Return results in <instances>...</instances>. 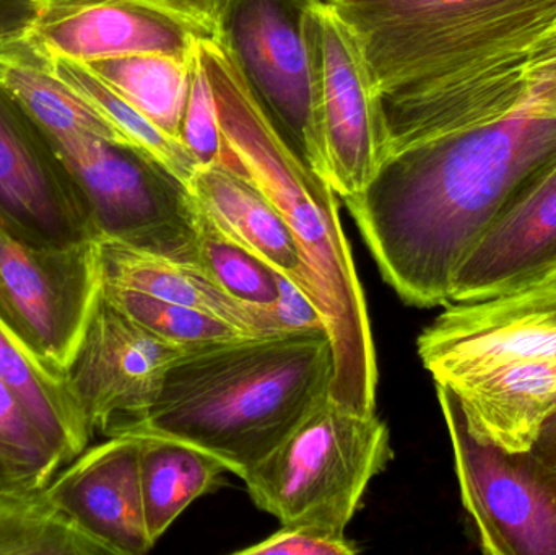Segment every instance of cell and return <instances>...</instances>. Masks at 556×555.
<instances>
[{
	"instance_id": "obj_29",
	"label": "cell",
	"mask_w": 556,
	"mask_h": 555,
	"mask_svg": "<svg viewBox=\"0 0 556 555\" xmlns=\"http://www.w3.org/2000/svg\"><path fill=\"white\" fill-rule=\"evenodd\" d=\"M179 140L199 168L220 165L227 160V143L222 133L217 101L199 51V42L189 61L188 100L182 113Z\"/></svg>"
},
{
	"instance_id": "obj_33",
	"label": "cell",
	"mask_w": 556,
	"mask_h": 555,
	"mask_svg": "<svg viewBox=\"0 0 556 555\" xmlns=\"http://www.w3.org/2000/svg\"><path fill=\"white\" fill-rule=\"evenodd\" d=\"M528 104L556 116V36L545 39L528 68Z\"/></svg>"
},
{
	"instance_id": "obj_38",
	"label": "cell",
	"mask_w": 556,
	"mask_h": 555,
	"mask_svg": "<svg viewBox=\"0 0 556 555\" xmlns=\"http://www.w3.org/2000/svg\"><path fill=\"white\" fill-rule=\"evenodd\" d=\"M39 3H41V5H42V0H39Z\"/></svg>"
},
{
	"instance_id": "obj_27",
	"label": "cell",
	"mask_w": 556,
	"mask_h": 555,
	"mask_svg": "<svg viewBox=\"0 0 556 555\" xmlns=\"http://www.w3.org/2000/svg\"><path fill=\"white\" fill-rule=\"evenodd\" d=\"M64 463L0 380V492L41 489Z\"/></svg>"
},
{
	"instance_id": "obj_9",
	"label": "cell",
	"mask_w": 556,
	"mask_h": 555,
	"mask_svg": "<svg viewBox=\"0 0 556 555\" xmlns=\"http://www.w3.org/2000/svg\"><path fill=\"white\" fill-rule=\"evenodd\" d=\"M326 179L339 198L365 191L391 156L384 100L358 33L326 0L306 10Z\"/></svg>"
},
{
	"instance_id": "obj_19",
	"label": "cell",
	"mask_w": 556,
	"mask_h": 555,
	"mask_svg": "<svg viewBox=\"0 0 556 555\" xmlns=\"http://www.w3.org/2000/svg\"><path fill=\"white\" fill-rule=\"evenodd\" d=\"M98 250L103 283L201 310L251 336L281 332L269 308L238 302L194 264L178 263L113 240H98Z\"/></svg>"
},
{
	"instance_id": "obj_36",
	"label": "cell",
	"mask_w": 556,
	"mask_h": 555,
	"mask_svg": "<svg viewBox=\"0 0 556 555\" xmlns=\"http://www.w3.org/2000/svg\"><path fill=\"white\" fill-rule=\"evenodd\" d=\"M554 36H556V26H555V28H554V31H552V33H551V36H548V38H554ZM548 38H547V39H548Z\"/></svg>"
},
{
	"instance_id": "obj_22",
	"label": "cell",
	"mask_w": 556,
	"mask_h": 555,
	"mask_svg": "<svg viewBox=\"0 0 556 555\" xmlns=\"http://www.w3.org/2000/svg\"><path fill=\"white\" fill-rule=\"evenodd\" d=\"M0 380L18 398L64 466L90 446L93 437L78 409L67 377L49 370L2 325Z\"/></svg>"
},
{
	"instance_id": "obj_11",
	"label": "cell",
	"mask_w": 556,
	"mask_h": 555,
	"mask_svg": "<svg viewBox=\"0 0 556 555\" xmlns=\"http://www.w3.org/2000/svg\"><path fill=\"white\" fill-rule=\"evenodd\" d=\"M434 383L556 358V279L476 302H451L417 341Z\"/></svg>"
},
{
	"instance_id": "obj_17",
	"label": "cell",
	"mask_w": 556,
	"mask_h": 555,
	"mask_svg": "<svg viewBox=\"0 0 556 555\" xmlns=\"http://www.w3.org/2000/svg\"><path fill=\"white\" fill-rule=\"evenodd\" d=\"M447 387L477 439L506 452H531L556 413V358L506 365Z\"/></svg>"
},
{
	"instance_id": "obj_3",
	"label": "cell",
	"mask_w": 556,
	"mask_h": 555,
	"mask_svg": "<svg viewBox=\"0 0 556 555\" xmlns=\"http://www.w3.org/2000/svg\"><path fill=\"white\" fill-rule=\"evenodd\" d=\"M336 354L327 331L244 336L186 349L152 400L110 437L181 440L241 479L330 396Z\"/></svg>"
},
{
	"instance_id": "obj_30",
	"label": "cell",
	"mask_w": 556,
	"mask_h": 555,
	"mask_svg": "<svg viewBox=\"0 0 556 555\" xmlns=\"http://www.w3.org/2000/svg\"><path fill=\"white\" fill-rule=\"evenodd\" d=\"M101 2L129 3L152 10L188 26L201 38L222 36L225 0H42V5H84Z\"/></svg>"
},
{
	"instance_id": "obj_32",
	"label": "cell",
	"mask_w": 556,
	"mask_h": 555,
	"mask_svg": "<svg viewBox=\"0 0 556 555\" xmlns=\"http://www.w3.org/2000/svg\"><path fill=\"white\" fill-rule=\"evenodd\" d=\"M277 302L269 306L281 332L327 331L326 318L316 300L287 274L276 269Z\"/></svg>"
},
{
	"instance_id": "obj_8",
	"label": "cell",
	"mask_w": 556,
	"mask_h": 555,
	"mask_svg": "<svg viewBox=\"0 0 556 555\" xmlns=\"http://www.w3.org/2000/svg\"><path fill=\"white\" fill-rule=\"evenodd\" d=\"M98 238L38 247L0 228V325L67 377L101 292Z\"/></svg>"
},
{
	"instance_id": "obj_14",
	"label": "cell",
	"mask_w": 556,
	"mask_h": 555,
	"mask_svg": "<svg viewBox=\"0 0 556 555\" xmlns=\"http://www.w3.org/2000/svg\"><path fill=\"white\" fill-rule=\"evenodd\" d=\"M554 279L556 160L519 192L467 254L454 276L451 302H476Z\"/></svg>"
},
{
	"instance_id": "obj_28",
	"label": "cell",
	"mask_w": 556,
	"mask_h": 555,
	"mask_svg": "<svg viewBox=\"0 0 556 555\" xmlns=\"http://www.w3.org/2000/svg\"><path fill=\"white\" fill-rule=\"evenodd\" d=\"M199 266L238 302L260 308H269L277 302L276 269L225 235L201 209Z\"/></svg>"
},
{
	"instance_id": "obj_4",
	"label": "cell",
	"mask_w": 556,
	"mask_h": 555,
	"mask_svg": "<svg viewBox=\"0 0 556 555\" xmlns=\"http://www.w3.org/2000/svg\"><path fill=\"white\" fill-rule=\"evenodd\" d=\"M202 61L235 168L253 179L287 220L336 354L330 398L376 413L378 365L365 293L340 222L339 194L278 133L231 54L207 42Z\"/></svg>"
},
{
	"instance_id": "obj_15",
	"label": "cell",
	"mask_w": 556,
	"mask_h": 555,
	"mask_svg": "<svg viewBox=\"0 0 556 555\" xmlns=\"http://www.w3.org/2000/svg\"><path fill=\"white\" fill-rule=\"evenodd\" d=\"M106 439L59 469L45 489L108 555H143L155 543L143 512L140 439Z\"/></svg>"
},
{
	"instance_id": "obj_37",
	"label": "cell",
	"mask_w": 556,
	"mask_h": 555,
	"mask_svg": "<svg viewBox=\"0 0 556 555\" xmlns=\"http://www.w3.org/2000/svg\"><path fill=\"white\" fill-rule=\"evenodd\" d=\"M306 2L313 3V2H319V0H306Z\"/></svg>"
},
{
	"instance_id": "obj_16",
	"label": "cell",
	"mask_w": 556,
	"mask_h": 555,
	"mask_svg": "<svg viewBox=\"0 0 556 555\" xmlns=\"http://www.w3.org/2000/svg\"><path fill=\"white\" fill-rule=\"evenodd\" d=\"M23 36L48 59L80 64L150 52L189 61L201 39L168 16L119 2L42 5Z\"/></svg>"
},
{
	"instance_id": "obj_1",
	"label": "cell",
	"mask_w": 556,
	"mask_h": 555,
	"mask_svg": "<svg viewBox=\"0 0 556 555\" xmlns=\"http://www.w3.org/2000/svg\"><path fill=\"white\" fill-rule=\"evenodd\" d=\"M554 160L555 114L526 104L394 153L343 202L397 295L444 306L467 254Z\"/></svg>"
},
{
	"instance_id": "obj_12",
	"label": "cell",
	"mask_w": 556,
	"mask_h": 555,
	"mask_svg": "<svg viewBox=\"0 0 556 555\" xmlns=\"http://www.w3.org/2000/svg\"><path fill=\"white\" fill-rule=\"evenodd\" d=\"M0 228L25 243L98 238L52 137L0 87Z\"/></svg>"
},
{
	"instance_id": "obj_20",
	"label": "cell",
	"mask_w": 556,
	"mask_h": 555,
	"mask_svg": "<svg viewBox=\"0 0 556 555\" xmlns=\"http://www.w3.org/2000/svg\"><path fill=\"white\" fill-rule=\"evenodd\" d=\"M0 87L51 137L93 136L129 146L23 35L0 41Z\"/></svg>"
},
{
	"instance_id": "obj_13",
	"label": "cell",
	"mask_w": 556,
	"mask_h": 555,
	"mask_svg": "<svg viewBox=\"0 0 556 555\" xmlns=\"http://www.w3.org/2000/svg\"><path fill=\"white\" fill-rule=\"evenodd\" d=\"M182 352L137 325L100 292L67 370L91 437H110L142 411L169 362Z\"/></svg>"
},
{
	"instance_id": "obj_10",
	"label": "cell",
	"mask_w": 556,
	"mask_h": 555,
	"mask_svg": "<svg viewBox=\"0 0 556 555\" xmlns=\"http://www.w3.org/2000/svg\"><path fill=\"white\" fill-rule=\"evenodd\" d=\"M314 3V2H313ZM306 0H225L222 36L294 152L326 178Z\"/></svg>"
},
{
	"instance_id": "obj_18",
	"label": "cell",
	"mask_w": 556,
	"mask_h": 555,
	"mask_svg": "<svg viewBox=\"0 0 556 555\" xmlns=\"http://www.w3.org/2000/svg\"><path fill=\"white\" fill-rule=\"evenodd\" d=\"M188 186L198 207L225 235L296 280L316 300L287 220L253 179L220 163L198 168Z\"/></svg>"
},
{
	"instance_id": "obj_24",
	"label": "cell",
	"mask_w": 556,
	"mask_h": 555,
	"mask_svg": "<svg viewBox=\"0 0 556 555\" xmlns=\"http://www.w3.org/2000/svg\"><path fill=\"white\" fill-rule=\"evenodd\" d=\"M189 61L150 52L101 59L85 65L146 114L163 133L179 140L188 100Z\"/></svg>"
},
{
	"instance_id": "obj_34",
	"label": "cell",
	"mask_w": 556,
	"mask_h": 555,
	"mask_svg": "<svg viewBox=\"0 0 556 555\" xmlns=\"http://www.w3.org/2000/svg\"><path fill=\"white\" fill-rule=\"evenodd\" d=\"M39 10V0H0V41L23 35Z\"/></svg>"
},
{
	"instance_id": "obj_7",
	"label": "cell",
	"mask_w": 556,
	"mask_h": 555,
	"mask_svg": "<svg viewBox=\"0 0 556 555\" xmlns=\"http://www.w3.org/2000/svg\"><path fill=\"white\" fill-rule=\"evenodd\" d=\"M437 384L453 443L464 508L480 551L556 555V472L534 453H511L477 439L453 388Z\"/></svg>"
},
{
	"instance_id": "obj_26",
	"label": "cell",
	"mask_w": 556,
	"mask_h": 555,
	"mask_svg": "<svg viewBox=\"0 0 556 555\" xmlns=\"http://www.w3.org/2000/svg\"><path fill=\"white\" fill-rule=\"evenodd\" d=\"M101 292L137 325L179 349L244 338L248 332L201 310L155 299L147 293L103 283Z\"/></svg>"
},
{
	"instance_id": "obj_6",
	"label": "cell",
	"mask_w": 556,
	"mask_h": 555,
	"mask_svg": "<svg viewBox=\"0 0 556 555\" xmlns=\"http://www.w3.org/2000/svg\"><path fill=\"white\" fill-rule=\"evenodd\" d=\"M52 140L87 202L98 240L199 266V209L182 179L126 143L93 136Z\"/></svg>"
},
{
	"instance_id": "obj_25",
	"label": "cell",
	"mask_w": 556,
	"mask_h": 555,
	"mask_svg": "<svg viewBox=\"0 0 556 555\" xmlns=\"http://www.w3.org/2000/svg\"><path fill=\"white\" fill-rule=\"evenodd\" d=\"M55 74L71 85L101 117L108 121L130 147L162 163L169 172L189 185L198 163L181 140L163 133L146 114L140 113L123 94L80 62L49 59Z\"/></svg>"
},
{
	"instance_id": "obj_35",
	"label": "cell",
	"mask_w": 556,
	"mask_h": 555,
	"mask_svg": "<svg viewBox=\"0 0 556 555\" xmlns=\"http://www.w3.org/2000/svg\"><path fill=\"white\" fill-rule=\"evenodd\" d=\"M532 453L544 463L547 468L556 472V413L545 424L535 442Z\"/></svg>"
},
{
	"instance_id": "obj_5",
	"label": "cell",
	"mask_w": 556,
	"mask_h": 555,
	"mask_svg": "<svg viewBox=\"0 0 556 555\" xmlns=\"http://www.w3.org/2000/svg\"><path fill=\"white\" fill-rule=\"evenodd\" d=\"M392 458L391 433L375 413L329 396L243 481L281 527L345 534L369 482Z\"/></svg>"
},
{
	"instance_id": "obj_2",
	"label": "cell",
	"mask_w": 556,
	"mask_h": 555,
	"mask_svg": "<svg viewBox=\"0 0 556 555\" xmlns=\"http://www.w3.org/2000/svg\"><path fill=\"white\" fill-rule=\"evenodd\" d=\"M326 2L363 39L391 156L526 106L529 62L556 26V0Z\"/></svg>"
},
{
	"instance_id": "obj_31",
	"label": "cell",
	"mask_w": 556,
	"mask_h": 555,
	"mask_svg": "<svg viewBox=\"0 0 556 555\" xmlns=\"http://www.w3.org/2000/svg\"><path fill=\"white\" fill-rule=\"evenodd\" d=\"M359 553L345 534L320 533L307 528L281 527L277 533L237 555H355Z\"/></svg>"
},
{
	"instance_id": "obj_23",
	"label": "cell",
	"mask_w": 556,
	"mask_h": 555,
	"mask_svg": "<svg viewBox=\"0 0 556 555\" xmlns=\"http://www.w3.org/2000/svg\"><path fill=\"white\" fill-rule=\"evenodd\" d=\"M0 555H108L45 488L0 492Z\"/></svg>"
},
{
	"instance_id": "obj_21",
	"label": "cell",
	"mask_w": 556,
	"mask_h": 555,
	"mask_svg": "<svg viewBox=\"0 0 556 555\" xmlns=\"http://www.w3.org/2000/svg\"><path fill=\"white\" fill-rule=\"evenodd\" d=\"M137 437L147 530L156 544L192 502L215 489L228 468L211 453L181 440Z\"/></svg>"
}]
</instances>
